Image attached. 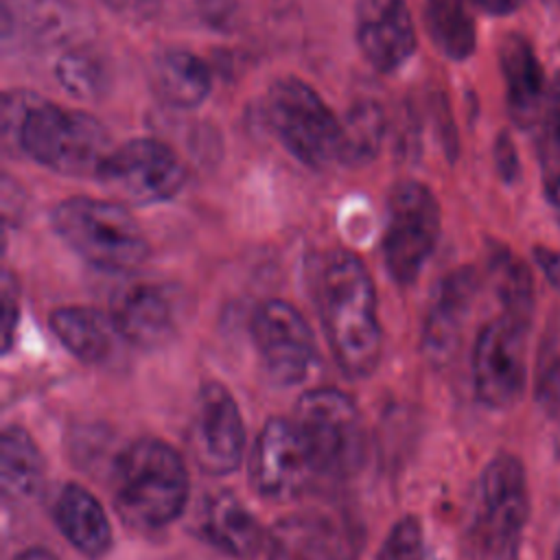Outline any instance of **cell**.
<instances>
[{
  "instance_id": "obj_5",
  "label": "cell",
  "mask_w": 560,
  "mask_h": 560,
  "mask_svg": "<svg viewBox=\"0 0 560 560\" xmlns=\"http://www.w3.org/2000/svg\"><path fill=\"white\" fill-rule=\"evenodd\" d=\"M532 510L527 472L512 453H497L481 470L477 505L468 532L477 560H510Z\"/></svg>"
},
{
  "instance_id": "obj_29",
  "label": "cell",
  "mask_w": 560,
  "mask_h": 560,
  "mask_svg": "<svg viewBox=\"0 0 560 560\" xmlns=\"http://www.w3.org/2000/svg\"><path fill=\"white\" fill-rule=\"evenodd\" d=\"M383 114L374 103H357L343 122L346 164H361L376 155L383 138Z\"/></svg>"
},
{
  "instance_id": "obj_26",
  "label": "cell",
  "mask_w": 560,
  "mask_h": 560,
  "mask_svg": "<svg viewBox=\"0 0 560 560\" xmlns=\"http://www.w3.org/2000/svg\"><path fill=\"white\" fill-rule=\"evenodd\" d=\"M488 269L497 289V295L505 313L532 319L534 315V278L529 267L512 254L508 247L497 245L490 254Z\"/></svg>"
},
{
  "instance_id": "obj_16",
  "label": "cell",
  "mask_w": 560,
  "mask_h": 560,
  "mask_svg": "<svg viewBox=\"0 0 560 560\" xmlns=\"http://www.w3.org/2000/svg\"><path fill=\"white\" fill-rule=\"evenodd\" d=\"M122 339L138 348H160L175 332V300L158 282L136 280L118 287L109 302Z\"/></svg>"
},
{
  "instance_id": "obj_27",
  "label": "cell",
  "mask_w": 560,
  "mask_h": 560,
  "mask_svg": "<svg viewBox=\"0 0 560 560\" xmlns=\"http://www.w3.org/2000/svg\"><path fill=\"white\" fill-rule=\"evenodd\" d=\"M538 160L545 197L560 219V72L556 74L540 112Z\"/></svg>"
},
{
  "instance_id": "obj_20",
  "label": "cell",
  "mask_w": 560,
  "mask_h": 560,
  "mask_svg": "<svg viewBox=\"0 0 560 560\" xmlns=\"http://www.w3.org/2000/svg\"><path fill=\"white\" fill-rule=\"evenodd\" d=\"M199 532L212 547L241 560L254 558L267 542L256 516L230 492H219L206 501Z\"/></svg>"
},
{
  "instance_id": "obj_32",
  "label": "cell",
  "mask_w": 560,
  "mask_h": 560,
  "mask_svg": "<svg viewBox=\"0 0 560 560\" xmlns=\"http://www.w3.org/2000/svg\"><path fill=\"white\" fill-rule=\"evenodd\" d=\"M18 319H20L18 282L9 271H4V276H2V352L4 354L13 346Z\"/></svg>"
},
{
  "instance_id": "obj_4",
  "label": "cell",
  "mask_w": 560,
  "mask_h": 560,
  "mask_svg": "<svg viewBox=\"0 0 560 560\" xmlns=\"http://www.w3.org/2000/svg\"><path fill=\"white\" fill-rule=\"evenodd\" d=\"M18 144L42 166L72 177H98L114 147L90 114L35 101L22 120Z\"/></svg>"
},
{
  "instance_id": "obj_10",
  "label": "cell",
  "mask_w": 560,
  "mask_h": 560,
  "mask_svg": "<svg viewBox=\"0 0 560 560\" xmlns=\"http://www.w3.org/2000/svg\"><path fill=\"white\" fill-rule=\"evenodd\" d=\"M252 339L262 372L276 385H298L311 372L315 361L313 330L293 304L278 298L260 302L252 315Z\"/></svg>"
},
{
  "instance_id": "obj_8",
  "label": "cell",
  "mask_w": 560,
  "mask_h": 560,
  "mask_svg": "<svg viewBox=\"0 0 560 560\" xmlns=\"http://www.w3.org/2000/svg\"><path fill=\"white\" fill-rule=\"evenodd\" d=\"M440 238V203L420 182H400L387 199L383 260L398 284H411Z\"/></svg>"
},
{
  "instance_id": "obj_28",
  "label": "cell",
  "mask_w": 560,
  "mask_h": 560,
  "mask_svg": "<svg viewBox=\"0 0 560 560\" xmlns=\"http://www.w3.org/2000/svg\"><path fill=\"white\" fill-rule=\"evenodd\" d=\"M55 77L68 94L81 101L101 96L107 85V70L103 59L85 48L66 50L57 59Z\"/></svg>"
},
{
  "instance_id": "obj_12",
  "label": "cell",
  "mask_w": 560,
  "mask_h": 560,
  "mask_svg": "<svg viewBox=\"0 0 560 560\" xmlns=\"http://www.w3.org/2000/svg\"><path fill=\"white\" fill-rule=\"evenodd\" d=\"M190 446L197 466L208 475L234 472L245 455V422L232 392L206 381L195 400Z\"/></svg>"
},
{
  "instance_id": "obj_22",
  "label": "cell",
  "mask_w": 560,
  "mask_h": 560,
  "mask_svg": "<svg viewBox=\"0 0 560 560\" xmlns=\"http://www.w3.org/2000/svg\"><path fill=\"white\" fill-rule=\"evenodd\" d=\"M499 63L508 88L510 114L521 127H527L536 120L545 105L542 66L532 44L518 33L503 37L499 46Z\"/></svg>"
},
{
  "instance_id": "obj_14",
  "label": "cell",
  "mask_w": 560,
  "mask_h": 560,
  "mask_svg": "<svg viewBox=\"0 0 560 560\" xmlns=\"http://www.w3.org/2000/svg\"><path fill=\"white\" fill-rule=\"evenodd\" d=\"M88 18L72 0H2V42L35 50L77 44Z\"/></svg>"
},
{
  "instance_id": "obj_31",
  "label": "cell",
  "mask_w": 560,
  "mask_h": 560,
  "mask_svg": "<svg viewBox=\"0 0 560 560\" xmlns=\"http://www.w3.org/2000/svg\"><path fill=\"white\" fill-rule=\"evenodd\" d=\"M378 560H427L422 523L416 516H402L389 529Z\"/></svg>"
},
{
  "instance_id": "obj_21",
  "label": "cell",
  "mask_w": 560,
  "mask_h": 560,
  "mask_svg": "<svg viewBox=\"0 0 560 560\" xmlns=\"http://www.w3.org/2000/svg\"><path fill=\"white\" fill-rule=\"evenodd\" d=\"M52 518L63 538L83 556L101 558L112 547V525L98 499L79 483H66L55 499Z\"/></svg>"
},
{
  "instance_id": "obj_7",
  "label": "cell",
  "mask_w": 560,
  "mask_h": 560,
  "mask_svg": "<svg viewBox=\"0 0 560 560\" xmlns=\"http://www.w3.org/2000/svg\"><path fill=\"white\" fill-rule=\"evenodd\" d=\"M295 427L322 475L341 477L363 459V424L357 405L341 389L317 387L295 402Z\"/></svg>"
},
{
  "instance_id": "obj_17",
  "label": "cell",
  "mask_w": 560,
  "mask_h": 560,
  "mask_svg": "<svg viewBox=\"0 0 560 560\" xmlns=\"http://www.w3.org/2000/svg\"><path fill=\"white\" fill-rule=\"evenodd\" d=\"M357 42L378 72L400 68L416 50V28L405 0H363L357 15Z\"/></svg>"
},
{
  "instance_id": "obj_34",
  "label": "cell",
  "mask_w": 560,
  "mask_h": 560,
  "mask_svg": "<svg viewBox=\"0 0 560 560\" xmlns=\"http://www.w3.org/2000/svg\"><path fill=\"white\" fill-rule=\"evenodd\" d=\"M494 158H497V168H499L501 177L512 182L518 175V158H516V151H514V147H512L508 136H501L497 140Z\"/></svg>"
},
{
  "instance_id": "obj_2",
  "label": "cell",
  "mask_w": 560,
  "mask_h": 560,
  "mask_svg": "<svg viewBox=\"0 0 560 560\" xmlns=\"http://www.w3.org/2000/svg\"><path fill=\"white\" fill-rule=\"evenodd\" d=\"M112 503L116 514L138 532L171 525L190 494L182 455L160 438H138L112 464Z\"/></svg>"
},
{
  "instance_id": "obj_9",
  "label": "cell",
  "mask_w": 560,
  "mask_h": 560,
  "mask_svg": "<svg viewBox=\"0 0 560 560\" xmlns=\"http://www.w3.org/2000/svg\"><path fill=\"white\" fill-rule=\"evenodd\" d=\"M532 319L501 313L477 335L472 348L475 396L490 409L516 405L527 383V335Z\"/></svg>"
},
{
  "instance_id": "obj_30",
  "label": "cell",
  "mask_w": 560,
  "mask_h": 560,
  "mask_svg": "<svg viewBox=\"0 0 560 560\" xmlns=\"http://www.w3.org/2000/svg\"><path fill=\"white\" fill-rule=\"evenodd\" d=\"M534 394L549 413L560 411V315L549 322L540 341L534 370Z\"/></svg>"
},
{
  "instance_id": "obj_13",
  "label": "cell",
  "mask_w": 560,
  "mask_h": 560,
  "mask_svg": "<svg viewBox=\"0 0 560 560\" xmlns=\"http://www.w3.org/2000/svg\"><path fill=\"white\" fill-rule=\"evenodd\" d=\"M315 472L295 422L269 418L256 438L249 459L254 490L269 501H289L306 490Z\"/></svg>"
},
{
  "instance_id": "obj_24",
  "label": "cell",
  "mask_w": 560,
  "mask_h": 560,
  "mask_svg": "<svg viewBox=\"0 0 560 560\" xmlns=\"http://www.w3.org/2000/svg\"><path fill=\"white\" fill-rule=\"evenodd\" d=\"M158 96L171 107H197L210 94L212 77L208 66L188 50L160 52L151 68Z\"/></svg>"
},
{
  "instance_id": "obj_1",
  "label": "cell",
  "mask_w": 560,
  "mask_h": 560,
  "mask_svg": "<svg viewBox=\"0 0 560 560\" xmlns=\"http://www.w3.org/2000/svg\"><path fill=\"white\" fill-rule=\"evenodd\" d=\"M322 326L341 372L352 378L370 376L383 350L374 280L352 252H335L319 276Z\"/></svg>"
},
{
  "instance_id": "obj_6",
  "label": "cell",
  "mask_w": 560,
  "mask_h": 560,
  "mask_svg": "<svg viewBox=\"0 0 560 560\" xmlns=\"http://www.w3.org/2000/svg\"><path fill=\"white\" fill-rule=\"evenodd\" d=\"M267 120L280 142L311 168L346 164L343 122L302 79H278L267 94Z\"/></svg>"
},
{
  "instance_id": "obj_3",
  "label": "cell",
  "mask_w": 560,
  "mask_h": 560,
  "mask_svg": "<svg viewBox=\"0 0 560 560\" xmlns=\"http://www.w3.org/2000/svg\"><path fill=\"white\" fill-rule=\"evenodd\" d=\"M50 223L77 256L103 271H131L149 258V241L122 203L70 197L55 206Z\"/></svg>"
},
{
  "instance_id": "obj_35",
  "label": "cell",
  "mask_w": 560,
  "mask_h": 560,
  "mask_svg": "<svg viewBox=\"0 0 560 560\" xmlns=\"http://www.w3.org/2000/svg\"><path fill=\"white\" fill-rule=\"evenodd\" d=\"M475 4H479L483 11L488 13H497V15H503V13H510L514 9L521 7L523 0H472Z\"/></svg>"
},
{
  "instance_id": "obj_23",
  "label": "cell",
  "mask_w": 560,
  "mask_h": 560,
  "mask_svg": "<svg viewBox=\"0 0 560 560\" xmlns=\"http://www.w3.org/2000/svg\"><path fill=\"white\" fill-rule=\"evenodd\" d=\"M46 481V462L24 427L9 424L0 440V486L7 499L28 501Z\"/></svg>"
},
{
  "instance_id": "obj_11",
  "label": "cell",
  "mask_w": 560,
  "mask_h": 560,
  "mask_svg": "<svg viewBox=\"0 0 560 560\" xmlns=\"http://www.w3.org/2000/svg\"><path fill=\"white\" fill-rule=\"evenodd\" d=\"M98 179L133 203H158L175 197L186 182L177 153L153 138H133L114 147Z\"/></svg>"
},
{
  "instance_id": "obj_38",
  "label": "cell",
  "mask_w": 560,
  "mask_h": 560,
  "mask_svg": "<svg viewBox=\"0 0 560 560\" xmlns=\"http://www.w3.org/2000/svg\"><path fill=\"white\" fill-rule=\"evenodd\" d=\"M556 2H558V7H560V0H556Z\"/></svg>"
},
{
  "instance_id": "obj_33",
  "label": "cell",
  "mask_w": 560,
  "mask_h": 560,
  "mask_svg": "<svg viewBox=\"0 0 560 560\" xmlns=\"http://www.w3.org/2000/svg\"><path fill=\"white\" fill-rule=\"evenodd\" d=\"M534 260L540 267L545 280L560 291V249H551L545 245L534 247Z\"/></svg>"
},
{
  "instance_id": "obj_37",
  "label": "cell",
  "mask_w": 560,
  "mask_h": 560,
  "mask_svg": "<svg viewBox=\"0 0 560 560\" xmlns=\"http://www.w3.org/2000/svg\"><path fill=\"white\" fill-rule=\"evenodd\" d=\"M553 560H560V538L556 540V547H553Z\"/></svg>"
},
{
  "instance_id": "obj_36",
  "label": "cell",
  "mask_w": 560,
  "mask_h": 560,
  "mask_svg": "<svg viewBox=\"0 0 560 560\" xmlns=\"http://www.w3.org/2000/svg\"><path fill=\"white\" fill-rule=\"evenodd\" d=\"M13 560H59L52 551H48L46 547H28L24 551H20Z\"/></svg>"
},
{
  "instance_id": "obj_15",
  "label": "cell",
  "mask_w": 560,
  "mask_h": 560,
  "mask_svg": "<svg viewBox=\"0 0 560 560\" xmlns=\"http://www.w3.org/2000/svg\"><path fill=\"white\" fill-rule=\"evenodd\" d=\"M477 289L479 278L472 267L453 269L438 282L420 335L422 352L431 363L442 365L455 354Z\"/></svg>"
},
{
  "instance_id": "obj_25",
  "label": "cell",
  "mask_w": 560,
  "mask_h": 560,
  "mask_svg": "<svg viewBox=\"0 0 560 560\" xmlns=\"http://www.w3.org/2000/svg\"><path fill=\"white\" fill-rule=\"evenodd\" d=\"M424 22L442 55L451 59L472 55L477 31L466 0H424Z\"/></svg>"
},
{
  "instance_id": "obj_18",
  "label": "cell",
  "mask_w": 560,
  "mask_h": 560,
  "mask_svg": "<svg viewBox=\"0 0 560 560\" xmlns=\"http://www.w3.org/2000/svg\"><path fill=\"white\" fill-rule=\"evenodd\" d=\"M48 326L70 354L90 365L114 361L125 341L114 317L92 306H59L48 315Z\"/></svg>"
},
{
  "instance_id": "obj_19",
  "label": "cell",
  "mask_w": 560,
  "mask_h": 560,
  "mask_svg": "<svg viewBox=\"0 0 560 560\" xmlns=\"http://www.w3.org/2000/svg\"><path fill=\"white\" fill-rule=\"evenodd\" d=\"M267 560H343L348 545L330 516L291 514L267 534Z\"/></svg>"
}]
</instances>
